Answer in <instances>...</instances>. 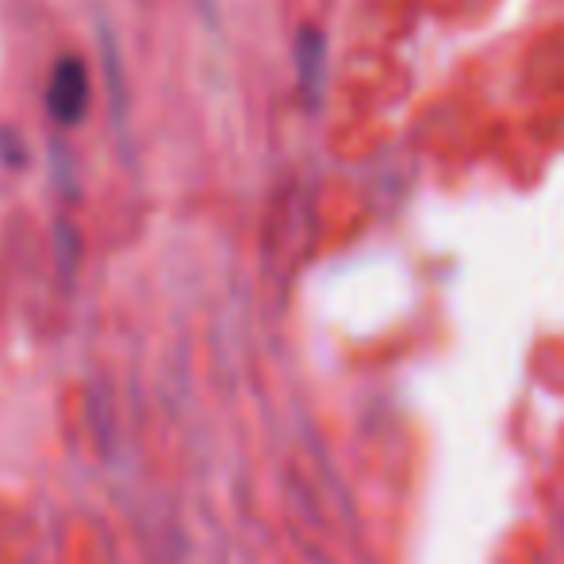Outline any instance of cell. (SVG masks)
Returning <instances> with one entry per match:
<instances>
[{"label": "cell", "instance_id": "obj_2", "mask_svg": "<svg viewBox=\"0 0 564 564\" xmlns=\"http://www.w3.org/2000/svg\"><path fill=\"white\" fill-rule=\"evenodd\" d=\"M292 62H296L300 97H304V105L315 112V108L323 105V89H327V35H323V28L304 23V28L296 31Z\"/></svg>", "mask_w": 564, "mask_h": 564}, {"label": "cell", "instance_id": "obj_1", "mask_svg": "<svg viewBox=\"0 0 564 564\" xmlns=\"http://www.w3.org/2000/svg\"><path fill=\"white\" fill-rule=\"evenodd\" d=\"M93 105V74L77 54H62L46 77V112L58 123H82Z\"/></svg>", "mask_w": 564, "mask_h": 564}, {"label": "cell", "instance_id": "obj_5", "mask_svg": "<svg viewBox=\"0 0 564 564\" xmlns=\"http://www.w3.org/2000/svg\"><path fill=\"white\" fill-rule=\"evenodd\" d=\"M193 4H196V12L204 15L208 28H219V0H193Z\"/></svg>", "mask_w": 564, "mask_h": 564}, {"label": "cell", "instance_id": "obj_3", "mask_svg": "<svg viewBox=\"0 0 564 564\" xmlns=\"http://www.w3.org/2000/svg\"><path fill=\"white\" fill-rule=\"evenodd\" d=\"M100 35V66H105V77H108V100H112V119L116 127L123 131V119H127V97H123V85H127V74H123V62H119V43L112 35L108 23L97 28Z\"/></svg>", "mask_w": 564, "mask_h": 564}, {"label": "cell", "instance_id": "obj_4", "mask_svg": "<svg viewBox=\"0 0 564 564\" xmlns=\"http://www.w3.org/2000/svg\"><path fill=\"white\" fill-rule=\"evenodd\" d=\"M31 158L28 142H23V134L15 131V127H0V162L8 165V170H23Z\"/></svg>", "mask_w": 564, "mask_h": 564}]
</instances>
